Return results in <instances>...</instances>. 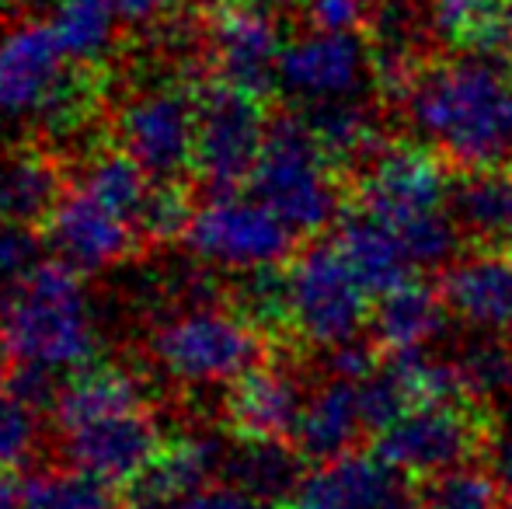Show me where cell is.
<instances>
[{
  "label": "cell",
  "mask_w": 512,
  "mask_h": 509,
  "mask_svg": "<svg viewBox=\"0 0 512 509\" xmlns=\"http://www.w3.org/2000/svg\"><path fill=\"white\" fill-rule=\"evenodd\" d=\"M391 112H405L418 140L453 171L512 164V60L432 53Z\"/></svg>",
  "instance_id": "6da1fadb"
},
{
  "label": "cell",
  "mask_w": 512,
  "mask_h": 509,
  "mask_svg": "<svg viewBox=\"0 0 512 509\" xmlns=\"http://www.w3.org/2000/svg\"><path fill=\"white\" fill-rule=\"evenodd\" d=\"M98 328L84 272L63 258H35L0 290V360L49 377H70L91 367Z\"/></svg>",
  "instance_id": "7a4b0ae2"
},
{
  "label": "cell",
  "mask_w": 512,
  "mask_h": 509,
  "mask_svg": "<svg viewBox=\"0 0 512 509\" xmlns=\"http://www.w3.org/2000/svg\"><path fill=\"white\" fill-rule=\"evenodd\" d=\"M248 185L300 238H317L349 210V185L300 112L272 116Z\"/></svg>",
  "instance_id": "3957f363"
},
{
  "label": "cell",
  "mask_w": 512,
  "mask_h": 509,
  "mask_svg": "<svg viewBox=\"0 0 512 509\" xmlns=\"http://www.w3.org/2000/svg\"><path fill=\"white\" fill-rule=\"evenodd\" d=\"M272 339L234 307H189L150 332L147 353L164 377L185 387L234 384L265 363Z\"/></svg>",
  "instance_id": "277c9868"
},
{
  "label": "cell",
  "mask_w": 512,
  "mask_h": 509,
  "mask_svg": "<svg viewBox=\"0 0 512 509\" xmlns=\"http://www.w3.org/2000/svg\"><path fill=\"white\" fill-rule=\"evenodd\" d=\"M499 433L502 419L495 415L492 401L425 405L373 436V454L411 482H422L474 461L492 464Z\"/></svg>",
  "instance_id": "5b68a950"
},
{
  "label": "cell",
  "mask_w": 512,
  "mask_h": 509,
  "mask_svg": "<svg viewBox=\"0 0 512 509\" xmlns=\"http://www.w3.org/2000/svg\"><path fill=\"white\" fill-rule=\"evenodd\" d=\"M290 332L304 349H331L370 325V293L338 252L335 238H317L286 262Z\"/></svg>",
  "instance_id": "8992f818"
},
{
  "label": "cell",
  "mask_w": 512,
  "mask_h": 509,
  "mask_svg": "<svg viewBox=\"0 0 512 509\" xmlns=\"http://www.w3.org/2000/svg\"><path fill=\"white\" fill-rule=\"evenodd\" d=\"M182 241L206 265L227 272H251L286 265L300 252V234L272 206L241 189L209 192L192 210Z\"/></svg>",
  "instance_id": "52a82bcc"
},
{
  "label": "cell",
  "mask_w": 512,
  "mask_h": 509,
  "mask_svg": "<svg viewBox=\"0 0 512 509\" xmlns=\"http://www.w3.org/2000/svg\"><path fill=\"white\" fill-rule=\"evenodd\" d=\"M272 116L265 95L223 77L196 88V161L192 171L209 192L241 189L262 157Z\"/></svg>",
  "instance_id": "ba28073f"
},
{
  "label": "cell",
  "mask_w": 512,
  "mask_h": 509,
  "mask_svg": "<svg viewBox=\"0 0 512 509\" xmlns=\"http://www.w3.org/2000/svg\"><path fill=\"white\" fill-rule=\"evenodd\" d=\"M453 175L457 171L429 143L391 136L352 182L349 206L398 231L418 217L450 210Z\"/></svg>",
  "instance_id": "9c48e42d"
},
{
  "label": "cell",
  "mask_w": 512,
  "mask_h": 509,
  "mask_svg": "<svg viewBox=\"0 0 512 509\" xmlns=\"http://www.w3.org/2000/svg\"><path fill=\"white\" fill-rule=\"evenodd\" d=\"M81 63L67 53L53 21H11L0 28V119H42L81 84Z\"/></svg>",
  "instance_id": "30bf717a"
},
{
  "label": "cell",
  "mask_w": 512,
  "mask_h": 509,
  "mask_svg": "<svg viewBox=\"0 0 512 509\" xmlns=\"http://www.w3.org/2000/svg\"><path fill=\"white\" fill-rule=\"evenodd\" d=\"M119 147L157 182H178L196 161V91L185 81L140 88L115 112Z\"/></svg>",
  "instance_id": "8fae6325"
},
{
  "label": "cell",
  "mask_w": 512,
  "mask_h": 509,
  "mask_svg": "<svg viewBox=\"0 0 512 509\" xmlns=\"http://www.w3.org/2000/svg\"><path fill=\"white\" fill-rule=\"evenodd\" d=\"M279 0H220L209 21L216 77L269 95L283 56V28L276 14Z\"/></svg>",
  "instance_id": "7c38bea8"
},
{
  "label": "cell",
  "mask_w": 512,
  "mask_h": 509,
  "mask_svg": "<svg viewBox=\"0 0 512 509\" xmlns=\"http://www.w3.org/2000/svg\"><path fill=\"white\" fill-rule=\"evenodd\" d=\"M164 440L161 426L147 405L115 412L105 419L84 422V426L63 429L60 454L63 464L88 471L108 485H136L157 461Z\"/></svg>",
  "instance_id": "4fadbf2b"
},
{
  "label": "cell",
  "mask_w": 512,
  "mask_h": 509,
  "mask_svg": "<svg viewBox=\"0 0 512 509\" xmlns=\"http://www.w3.org/2000/svg\"><path fill=\"white\" fill-rule=\"evenodd\" d=\"M46 224L49 245L56 248V258L81 269L84 276L126 262L133 255L136 241L143 238L133 217L112 210L95 192H88L77 182L60 192Z\"/></svg>",
  "instance_id": "5bb4252c"
},
{
  "label": "cell",
  "mask_w": 512,
  "mask_h": 509,
  "mask_svg": "<svg viewBox=\"0 0 512 509\" xmlns=\"http://www.w3.org/2000/svg\"><path fill=\"white\" fill-rule=\"evenodd\" d=\"M363 77L373 81L366 32H307L286 42L276 70V81L304 105L349 98Z\"/></svg>",
  "instance_id": "9a60e30c"
},
{
  "label": "cell",
  "mask_w": 512,
  "mask_h": 509,
  "mask_svg": "<svg viewBox=\"0 0 512 509\" xmlns=\"http://www.w3.org/2000/svg\"><path fill=\"white\" fill-rule=\"evenodd\" d=\"M415 499V482L370 454H345L307 471L283 509H394Z\"/></svg>",
  "instance_id": "2e32d148"
},
{
  "label": "cell",
  "mask_w": 512,
  "mask_h": 509,
  "mask_svg": "<svg viewBox=\"0 0 512 509\" xmlns=\"http://www.w3.org/2000/svg\"><path fill=\"white\" fill-rule=\"evenodd\" d=\"M439 290L453 318L512 342V252L467 248L439 272Z\"/></svg>",
  "instance_id": "e0dca14e"
},
{
  "label": "cell",
  "mask_w": 512,
  "mask_h": 509,
  "mask_svg": "<svg viewBox=\"0 0 512 509\" xmlns=\"http://www.w3.org/2000/svg\"><path fill=\"white\" fill-rule=\"evenodd\" d=\"M304 381L297 370L283 363H258L244 377H237L223 401V415L234 436H269L293 440L300 412H304Z\"/></svg>",
  "instance_id": "ac0fdd59"
},
{
  "label": "cell",
  "mask_w": 512,
  "mask_h": 509,
  "mask_svg": "<svg viewBox=\"0 0 512 509\" xmlns=\"http://www.w3.org/2000/svg\"><path fill=\"white\" fill-rule=\"evenodd\" d=\"M450 213L467 248L512 252V164L457 171L450 189Z\"/></svg>",
  "instance_id": "d6986e66"
},
{
  "label": "cell",
  "mask_w": 512,
  "mask_h": 509,
  "mask_svg": "<svg viewBox=\"0 0 512 509\" xmlns=\"http://www.w3.org/2000/svg\"><path fill=\"white\" fill-rule=\"evenodd\" d=\"M370 436L359 405V384L328 377L307 394L304 412H300L293 443L304 450L307 461H335L359 447Z\"/></svg>",
  "instance_id": "ffe728a7"
},
{
  "label": "cell",
  "mask_w": 512,
  "mask_h": 509,
  "mask_svg": "<svg viewBox=\"0 0 512 509\" xmlns=\"http://www.w3.org/2000/svg\"><path fill=\"white\" fill-rule=\"evenodd\" d=\"M223 478L258 499L265 509H283L307 478V457L293 440L234 436L223 457Z\"/></svg>",
  "instance_id": "44dd1931"
},
{
  "label": "cell",
  "mask_w": 512,
  "mask_h": 509,
  "mask_svg": "<svg viewBox=\"0 0 512 509\" xmlns=\"http://www.w3.org/2000/svg\"><path fill=\"white\" fill-rule=\"evenodd\" d=\"M453 311L446 304L439 283L411 276L408 283L380 293L370 311V335L387 353H405V349H422L425 342L439 339L450 325Z\"/></svg>",
  "instance_id": "7402d4cb"
},
{
  "label": "cell",
  "mask_w": 512,
  "mask_h": 509,
  "mask_svg": "<svg viewBox=\"0 0 512 509\" xmlns=\"http://www.w3.org/2000/svg\"><path fill=\"white\" fill-rule=\"evenodd\" d=\"M425 11L446 53L512 60V0H425Z\"/></svg>",
  "instance_id": "603a6c76"
},
{
  "label": "cell",
  "mask_w": 512,
  "mask_h": 509,
  "mask_svg": "<svg viewBox=\"0 0 512 509\" xmlns=\"http://www.w3.org/2000/svg\"><path fill=\"white\" fill-rule=\"evenodd\" d=\"M335 245L370 297H380V293L408 283L411 272H415L398 234L387 224H380L377 217L356 210V206H349L338 220Z\"/></svg>",
  "instance_id": "cb8c5ba5"
},
{
  "label": "cell",
  "mask_w": 512,
  "mask_h": 509,
  "mask_svg": "<svg viewBox=\"0 0 512 509\" xmlns=\"http://www.w3.org/2000/svg\"><path fill=\"white\" fill-rule=\"evenodd\" d=\"M223 457H227V443L216 433L178 436V440L164 443L150 471L136 482V496L182 503L189 492L223 478Z\"/></svg>",
  "instance_id": "d4e9b609"
},
{
  "label": "cell",
  "mask_w": 512,
  "mask_h": 509,
  "mask_svg": "<svg viewBox=\"0 0 512 509\" xmlns=\"http://www.w3.org/2000/svg\"><path fill=\"white\" fill-rule=\"evenodd\" d=\"M147 405L143 387L129 370L122 367H84L70 374L53 398V422L56 433L63 429L84 426V422L105 419L115 412H129V408Z\"/></svg>",
  "instance_id": "484cf974"
},
{
  "label": "cell",
  "mask_w": 512,
  "mask_h": 509,
  "mask_svg": "<svg viewBox=\"0 0 512 509\" xmlns=\"http://www.w3.org/2000/svg\"><path fill=\"white\" fill-rule=\"evenodd\" d=\"M60 175L53 161L32 150H0V213L32 227L53 213L60 199Z\"/></svg>",
  "instance_id": "4316f807"
},
{
  "label": "cell",
  "mask_w": 512,
  "mask_h": 509,
  "mask_svg": "<svg viewBox=\"0 0 512 509\" xmlns=\"http://www.w3.org/2000/svg\"><path fill=\"white\" fill-rule=\"evenodd\" d=\"M18 496L21 509H122L115 499V485L74 464L32 471L18 485Z\"/></svg>",
  "instance_id": "83f0119b"
},
{
  "label": "cell",
  "mask_w": 512,
  "mask_h": 509,
  "mask_svg": "<svg viewBox=\"0 0 512 509\" xmlns=\"http://www.w3.org/2000/svg\"><path fill=\"white\" fill-rule=\"evenodd\" d=\"M67 53L81 67H91L112 49L115 32H119V11L112 0H56L53 18Z\"/></svg>",
  "instance_id": "f1b7e54d"
},
{
  "label": "cell",
  "mask_w": 512,
  "mask_h": 509,
  "mask_svg": "<svg viewBox=\"0 0 512 509\" xmlns=\"http://www.w3.org/2000/svg\"><path fill=\"white\" fill-rule=\"evenodd\" d=\"M77 185L95 192V196L112 206V210L133 217L136 227H140V210H143V203H147L154 178H150L147 171L119 147V150H102V154L91 157V161L84 164Z\"/></svg>",
  "instance_id": "f546056e"
},
{
  "label": "cell",
  "mask_w": 512,
  "mask_h": 509,
  "mask_svg": "<svg viewBox=\"0 0 512 509\" xmlns=\"http://www.w3.org/2000/svg\"><path fill=\"white\" fill-rule=\"evenodd\" d=\"M415 496L425 509H499L502 478L488 461H474L415 482Z\"/></svg>",
  "instance_id": "4dcf8cb0"
},
{
  "label": "cell",
  "mask_w": 512,
  "mask_h": 509,
  "mask_svg": "<svg viewBox=\"0 0 512 509\" xmlns=\"http://www.w3.org/2000/svg\"><path fill=\"white\" fill-rule=\"evenodd\" d=\"M39 443V408L0 387V475L21 468Z\"/></svg>",
  "instance_id": "1f68e13d"
},
{
  "label": "cell",
  "mask_w": 512,
  "mask_h": 509,
  "mask_svg": "<svg viewBox=\"0 0 512 509\" xmlns=\"http://www.w3.org/2000/svg\"><path fill=\"white\" fill-rule=\"evenodd\" d=\"M192 199L185 196V189L178 182H157L150 185V196L140 210V234L150 241H168L182 238L192 217Z\"/></svg>",
  "instance_id": "d6a6232c"
},
{
  "label": "cell",
  "mask_w": 512,
  "mask_h": 509,
  "mask_svg": "<svg viewBox=\"0 0 512 509\" xmlns=\"http://www.w3.org/2000/svg\"><path fill=\"white\" fill-rule=\"evenodd\" d=\"M310 32H366L377 0H297Z\"/></svg>",
  "instance_id": "836d02e7"
},
{
  "label": "cell",
  "mask_w": 512,
  "mask_h": 509,
  "mask_svg": "<svg viewBox=\"0 0 512 509\" xmlns=\"http://www.w3.org/2000/svg\"><path fill=\"white\" fill-rule=\"evenodd\" d=\"M35 262V238L25 224L0 213V290Z\"/></svg>",
  "instance_id": "e575fe53"
},
{
  "label": "cell",
  "mask_w": 512,
  "mask_h": 509,
  "mask_svg": "<svg viewBox=\"0 0 512 509\" xmlns=\"http://www.w3.org/2000/svg\"><path fill=\"white\" fill-rule=\"evenodd\" d=\"M178 509H265L258 499H251L244 489H237L227 478H216V482L203 485V489L189 492L182 503H175Z\"/></svg>",
  "instance_id": "d590c367"
},
{
  "label": "cell",
  "mask_w": 512,
  "mask_h": 509,
  "mask_svg": "<svg viewBox=\"0 0 512 509\" xmlns=\"http://www.w3.org/2000/svg\"><path fill=\"white\" fill-rule=\"evenodd\" d=\"M112 7L126 25H150L168 11L171 0H112Z\"/></svg>",
  "instance_id": "8d00e7d4"
},
{
  "label": "cell",
  "mask_w": 512,
  "mask_h": 509,
  "mask_svg": "<svg viewBox=\"0 0 512 509\" xmlns=\"http://www.w3.org/2000/svg\"><path fill=\"white\" fill-rule=\"evenodd\" d=\"M492 464H495V475L512 485V422L509 426L502 422V433H499V443H495Z\"/></svg>",
  "instance_id": "74e56055"
},
{
  "label": "cell",
  "mask_w": 512,
  "mask_h": 509,
  "mask_svg": "<svg viewBox=\"0 0 512 509\" xmlns=\"http://www.w3.org/2000/svg\"><path fill=\"white\" fill-rule=\"evenodd\" d=\"M0 509H21L18 485H14V482H7L4 475H0Z\"/></svg>",
  "instance_id": "f35d334b"
},
{
  "label": "cell",
  "mask_w": 512,
  "mask_h": 509,
  "mask_svg": "<svg viewBox=\"0 0 512 509\" xmlns=\"http://www.w3.org/2000/svg\"><path fill=\"white\" fill-rule=\"evenodd\" d=\"M129 509H178L175 503H164V499H150V496H136Z\"/></svg>",
  "instance_id": "ab89813d"
},
{
  "label": "cell",
  "mask_w": 512,
  "mask_h": 509,
  "mask_svg": "<svg viewBox=\"0 0 512 509\" xmlns=\"http://www.w3.org/2000/svg\"><path fill=\"white\" fill-rule=\"evenodd\" d=\"M499 509H512V485L506 492H502V499H499Z\"/></svg>",
  "instance_id": "60d3db41"
},
{
  "label": "cell",
  "mask_w": 512,
  "mask_h": 509,
  "mask_svg": "<svg viewBox=\"0 0 512 509\" xmlns=\"http://www.w3.org/2000/svg\"><path fill=\"white\" fill-rule=\"evenodd\" d=\"M394 509H425V506L418 503V496H415V499H408V503H401V506H394Z\"/></svg>",
  "instance_id": "b9f144b4"
}]
</instances>
